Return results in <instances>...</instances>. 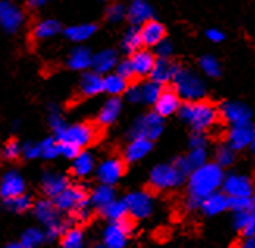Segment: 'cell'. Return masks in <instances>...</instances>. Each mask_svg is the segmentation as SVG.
Segmentation results:
<instances>
[{
    "instance_id": "obj_16",
    "label": "cell",
    "mask_w": 255,
    "mask_h": 248,
    "mask_svg": "<svg viewBox=\"0 0 255 248\" xmlns=\"http://www.w3.org/2000/svg\"><path fill=\"white\" fill-rule=\"evenodd\" d=\"M58 211L60 209L55 205V201H50V200H39L33 205V214H35V217L44 225V228L52 227V225L58 223L61 220Z\"/></svg>"
},
{
    "instance_id": "obj_35",
    "label": "cell",
    "mask_w": 255,
    "mask_h": 248,
    "mask_svg": "<svg viewBox=\"0 0 255 248\" xmlns=\"http://www.w3.org/2000/svg\"><path fill=\"white\" fill-rule=\"evenodd\" d=\"M139 87H141V103L144 105H155V101L158 100L160 94L163 92V84L153 80L139 83Z\"/></svg>"
},
{
    "instance_id": "obj_28",
    "label": "cell",
    "mask_w": 255,
    "mask_h": 248,
    "mask_svg": "<svg viewBox=\"0 0 255 248\" xmlns=\"http://www.w3.org/2000/svg\"><path fill=\"white\" fill-rule=\"evenodd\" d=\"M80 92L85 97H94L101 92H105L104 89V77L99 72H86L80 80Z\"/></svg>"
},
{
    "instance_id": "obj_33",
    "label": "cell",
    "mask_w": 255,
    "mask_h": 248,
    "mask_svg": "<svg viewBox=\"0 0 255 248\" xmlns=\"http://www.w3.org/2000/svg\"><path fill=\"white\" fill-rule=\"evenodd\" d=\"M104 89L110 95L126 94V91L128 89V80L126 77L119 75L118 72H115V74L110 72L104 77Z\"/></svg>"
},
{
    "instance_id": "obj_4",
    "label": "cell",
    "mask_w": 255,
    "mask_h": 248,
    "mask_svg": "<svg viewBox=\"0 0 255 248\" xmlns=\"http://www.w3.org/2000/svg\"><path fill=\"white\" fill-rule=\"evenodd\" d=\"M185 173L175 164H158L152 168L149 181L155 190H169L185 181Z\"/></svg>"
},
{
    "instance_id": "obj_36",
    "label": "cell",
    "mask_w": 255,
    "mask_h": 248,
    "mask_svg": "<svg viewBox=\"0 0 255 248\" xmlns=\"http://www.w3.org/2000/svg\"><path fill=\"white\" fill-rule=\"evenodd\" d=\"M104 216L110 220V222H118V220H123L126 217H128V209L124 200H113L112 203L101 209Z\"/></svg>"
},
{
    "instance_id": "obj_42",
    "label": "cell",
    "mask_w": 255,
    "mask_h": 248,
    "mask_svg": "<svg viewBox=\"0 0 255 248\" xmlns=\"http://www.w3.org/2000/svg\"><path fill=\"white\" fill-rule=\"evenodd\" d=\"M199 66H201V71L212 78H218L221 75V63L215 58V56L205 55L199 60Z\"/></svg>"
},
{
    "instance_id": "obj_29",
    "label": "cell",
    "mask_w": 255,
    "mask_h": 248,
    "mask_svg": "<svg viewBox=\"0 0 255 248\" xmlns=\"http://www.w3.org/2000/svg\"><path fill=\"white\" fill-rule=\"evenodd\" d=\"M96 161L94 156L90 152H80L72 160V173L77 178H85L88 175H91L96 170Z\"/></svg>"
},
{
    "instance_id": "obj_22",
    "label": "cell",
    "mask_w": 255,
    "mask_h": 248,
    "mask_svg": "<svg viewBox=\"0 0 255 248\" xmlns=\"http://www.w3.org/2000/svg\"><path fill=\"white\" fill-rule=\"evenodd\" d=\"M69 186V179L66 178L61 173L57 172H47L44 173L42 179H41V187H42V192L46 194L50 198H55L60 192Z\"/></svg>"
},
{
    "instance_id": "obj_53",
    "label": "cell",
    "mask_w": 255,
    "mask_h": 248,
    "mask_svg": "<svg viewBox=\"0 0 255 248\" xmlns=\"http://www.w3.org/2000/svg\"><path fill=\"white\" fill-rule=\"evenodd\" d=\"M252 211V209H251ZM251 211H241V212H235L234 216V228L237 231H243L246 228V225L249 222V216H251Z\"/></svg>"
},
{
    "instance_id": "obj_56",
    "label": "cell",
    "mask_w": 255,
    "mask_h": 248,
    "mask_svg": "<svg viewBox=\"0 0 255 248\" xmlns=\"http://www.w3.org/2000/svg\"><path fill=\"white\" fill-rule=\"evenodd\" d=\"M126 97L130 103H141V87H139V84L128 86V89L126 91Z\"/></svg>"
},
{
    "instance_id": "obj_54",
    "label": "cell",
    "mask_w": 255,
    "mask_h": 248,
    "mask_svg": "<svg viewBox=\"0 0 255 248\" xmlns=\"http://www.w3.org/2000/svg\"><path fill=\"white\" fill-rule=\"evenodd\" d=\"M190 149H207V136L204 131H194L190 139Z\"/></svg>"
},
{
    "instance_id": "obj_51",
    "label": "cell",
    "mask_w": 255,
    "mask_h": 248,
    "mask_svg": "<svg viewBox=\"0 0 255 248\" xmlns=\"http://www.w3.org/2000/svg\"><path fill=\"white\" fill-rule=\"evenodd\" d=\"M22 155L28 160H36V158H41V144H35V142H27L22 145Z\"/></svg>"
},
{
    "instance_id": "obj_60",
    "label": "cell",
    "mask_w": 255,
    "mask_h": 248,
    "mask_svg": "<svg viewBox=\"0 0 255 248\" xmlns=\"http://www.w3.org/2000/svg\"><path fill=\"white\" fill-rule=\"evenodd\" d=\"M246 241L241 244V247L245 248H255V236H251V238H245Z\"/></svg>"
},
{
    "instance_id": "obj_48",
    "label": "cell",
    "mask_w": 255,
    "mask_h": 248,
    "mask_svg": "<svg viewBox=\"0 0 255 248\" xmlns=\"http://www.w3.org/2000/svg\"><path fill=\"white\" fill-rule=\"evenodd\" d=\"M3 158L6 161H14L17 160V158L22 155V145L17 142V141H8L5 144V147H3V152H2Z\"/></svg>"
},
{
    "instance_id": "obj_47",
    "label": "cell",
    "mask_w": 255,
    "mask_h": 248,
    "mask_svg": "<svg viewBox=\"0 0 255 248\" xmlns=\"http://www.w3.org/2000/svg\"><path fill=\"white\" fill-rule=\"evenodd\" d=\"M230 209L234 211V212L254 209L252 197H230Z\"/></svg>"
},
{
    "instance_id": "obj_19",
    "label": "cell",
    "mask_w": 255,
    "mask_h": 248,
    "mask_svg": "<svg viewBox=\"0 0 255 248\" xmlns=\"http://www.w3.org/2000/svg\"><path fill=\"white\" fill-rule=\"evenodd\" d=\"M130 60L133 64V69H135V77H138V78L150 77L153 66H155V63H157L153 53H150L146 49H139L135 53H131Z\"/></svg>"
},
{
    "instance_id": "obj_25",
    "label": "cell",
    "mask_w": 255,
    "mask_h": 248,
    "mask_svg": "<svg viewBox=\"0 0 255 248\" xmlns=\"http://www.w3.org/2000/svg\"><path fill=\"white\" fill-rule=\"evenodd\" d=\"M121 109H123V103L118 98V95H112V98H108L104 106L101 108L97 114V122L101 123L102 127H108L115 123L121 114Z\"/></svg>"
},
{
    "instance_id": "obj_50",
    "label": "cell",
    "mask_w": 255,
    "mask_h": 248,
    "mask_svg": "<svg viewBox=\"0 0 255 248\" xmlns=\"http://www.w3.org/2000/svg\"><path fill=\"white\" fill-rule=\"evenodd\" d=\"M60 142V153L64 156V158H69V160H74V158L82 152V149L79 145H75L72 142Z\"/></svg>"
},
{
    "instance_id": "obj_57",
    "label": "cell",
    "mask_w": 255,
    "mask_h": 248,
    "mask_svg": "<svg viewBox=\"0 0 255 248\" xmlns=\"http://www.w3.org/2000/svg\"><path fill=\"white\" fill-rule=\"evenodd\" d=\"M245 238H251V236H255V208L251 211V216H249V222L246 225V228L241 231Z\"/></svg>"
},
{
    "instance_id": "obj_2",
    "label": "cell",
    "mask_w": 255,
    "mask_h": 248,
    "mask_svg": "<svg viewBox=\"0 0 255 248\" xmlns=\"http://www.w3.org/2000/svg\"><path fill=\"white\" fill-rule=\"evenodd\" d=\"M180 119L188 123L194 131H207L212 128L221 117L219 108L205 100H193L182 105L179 111Z\"/></svg>"
},
{
    "instance_id": "obj_40",
    "label": "cell",
    "mask_w": 255,
    "mask_h": 248,
    "mask_svg": "<svg viewBox=\"0 0 255 248\" xmlns=\"http://www.w3.org/2000/svg\"><path fill=\"white\" fill-rule=\"evenodd\" d=\"M85 244V236L80 228H68L61 238V247L64 248H80Z\"/></svg>"
},
{
    "instance_id": "obj_59",
    "label": "cell",
    "mask_w": 255,
    "mask_h": 248,
    "mask_svg": "<svg viewBox=\"0 0 255 248\" xmlns=\"http://www.w3.org/2000/svg\"><path fill=\"white\" fill-rule=\"evenodd\" d=\"M49 2L50 0H27V5L30 8H42V6H46Z\"/></svg>"
},
{
    "instance_id": "obj_49",
    "label": "cell",
    "mask_w": 255,
    "mask_h": 248,
    "mask_svg": "<svg viewBox=\"0 0 255 248\" xmlns=\"http://www.w3.org/2000/svg\"><path fill=\"white\" fill-rule=\"evenodd\" d=\"M68 223L64 220H60L58 223L52 225V227L46 228V236H47V241H55V239H61L63 234L68 231Z\"/></svg>"
},
{
    "instance_id": "obj_14",
    "label": "cell",
    "mask_w": 255,
    "mask_h": 248,
    "mask_svg": "<svg viewBox=\"0 0 255 248\" xmlns=\"http://www.w3.org/2000/svg\"><path fill=\"white\" fill-rule=\"evenodd\" d=\"M86 192L83 187L79 186H68L63 192H60L57 197L53 198L57 208L63 212H72L77 206L80 205L83 200H86Z\"/></svg>"
},
{
    "instance_id": "obj_3",
    "label": "cell",
    "mask_w": 255,
    "mask_h": 248,
    "mask_svg": "<svg viewBox=\"0 0 255 248\" xmlns=\"http://www.w3.org/2000/svg\"><path fill=\"white\" fill-rule=\"evenodd\" d=\"M172 84L175 92L185 101L201 100L204 98L207 87L205 82L199 77L194 71L186 69V67H177V72L172 78Z\"/></svg>"
},
{
    "instance_id": "obj_8",
    "label": "cell",
    "mask_w": 255,
    "mask_h": 248,
    "mask_svg": "<svg viewBox=\"0 0 255 248\" xmlns=\"http://www.w3.org/2000/svg\"><path fill=\"white\" fill-rule=\"evenodd\" d=\"M126 205L128 209V216L131 219L142 220L147 219L153 212V197L146 192V190H136V192H130L126 198Z\"/></svg>"
},
{
    "instance_id": "obj_46",
    "label": "cell",
    "mask_w": 255,
    "mask_h": 248,
    "mask_svg": "<svg viewBox=\"0 0 255 248\" xmlns=\"http://www.w3.org/2000/svg\"><path fill=\"white\" fill-rule=\"evenodd\" d=\"M94 205L91 203V200H83L79 206H77L72 212H74V216L77 220H80V222H86V220H90L93 217V212H94Z\"/></svg>"
},
{
    "instance_id": "obj_34",
    "label": "cell",
    "mask_w": 255,
    "mask_h": 248,
    "mask_svg": "<svg viewBox=\"0 0 255 248\" xmlns=\"http://www.w3.org/2000/svg\"><path fill=\"white\" fill-rule=\"evenodd\" d=\"M97 31V27L94 24H79V25H71L64 30V36L72 42H83L94 36Z\"/></svg>"
},
{
    "instance_id": "obj_31",
    "label": "cell",
    "mask_w": 255,
    "mask_h": 248,
    "mask_svg": "<svg viewBox=\"0 0 255 248\" xmlns=\"http://www.w3.org/2000/svg\"><path fill=\"white\" fill-rule=\"evenodd\" d=\"M61 31V24L55 19H44L35 25L33 28V38L38 41L50 39L53 36H57Z\"/></svg>"
},
{
    "instance_id": "obj_9",
    "label": "cell",
    "mask_w": 255,
    "mask_h": 248,
    "mask_svg": "<svg viewBox=\"0 0 255 248\" xmlns=\"http://www.w3.org/2000/svg\"><path fill=\"white\" fill-rule=\"evenodd\" d=\"M221 189L229 197H252L255 192L252 179L246 175H240V173H230L224 176L223 187Z\"/></svg>"
},
{
    "instance_id": "obj_55",
    "label": "cell",
    "mask_w": 255,
    "mask_h": 248,
    "mask_svg": "<svg viewBox=\"0 0 255 248\" xmlns=\"http://www.w3.org/2000/svg\"><path fill=\"white\" fill-rule=\"evenodd\" d=\"M155 49H157V55L160 56V58H169V56L172 55V50H174L171 41H168L166 38Z\"/></svg>"
},
{
    "instance_id": "obj_13",
    "label": "cell",
    "mask_w": 255,
    "mask_h": 248,
    "mask_svg": "<svg viewBox=\"0 0 255 248\" xmlns=\"http://www.w3.org/2000/svg\"><path fill=\"white\" fill-rule=\"evenodd\" d=\"M254 136H255V128L251 122L240 123V125H232V128L227 133V144L232 145L237 152H240L251 147Z\"/></svg>"
},
{
    "instance_id": "obj_20",
    "label": "cell",
    "mask_w": 255,
    "mask_h": 248,
    "mask_svg": "<svg viewBox=\"0 0 255 248\" xmlns=\"http://www.w3.org/2000/svg\"><path fill=\"white\" fill-rule=\"evenodd\" d=\"M201 209L202 212L205 214V216H218V214L224 212L226 209H230V197L224 192H219V190H216V192L210 194L201 205Z\"/></svg>"
},
{
    "instance_id": "obj_24",
    "label": "cell",
    "mask_w": 255,
    "mask_h": 248,
    "mask_svg": "<svg viewBox=\"0 0 255 248\" xmlns=\"http://www.w3.org/2000/svg\"><path fill=\"white\" fill-rule=\"evenodd\" d=\"M152 150V141L146 138H135L126 147L124 158L127 163H138L142 158H146Z\"/></svg>"
},
{
    "instance_id": "obj_41",
    "label": "cell",
    "mask_w": 255,
    "mask_h": 248,
    "mask_svg": "<svg viewBox=\"0 0 255 248\" xmlns=\"http://www.w3.org/2000/svg\"><path fill=\"white\" fill-rule=\"evenodd\" d=\"M215 158H216V163L221 165V167H227V165H232L235 163V158H237V150L232 147L229 144H224L218 147L216 153H215Z\"/></svg>"
},
{
    "instance_id": "obj_17",
    "label": "cell",
    "mask_w": 255,
    "mask_h": 248,
    "mask_svg": "<svg viewBox=\"0 0 255 248\" xmlns=\"http://www.w3.org/2000/svg\"><path fill=\"white\" fill-rule=\"evenodd\" d=\"M25 192V181L22 175L16 170H9L3 175L2 178V186H0V194L2 198H11Z\"/></svg>"
},
{
    "instance_id": "obj_30",
    "label": "cell",
    "mask_w": 255,
    "mask_h": 248,
    "mask_svg": "<svg viewBox=\"0 0 255 248\" xmlns=\"http://www.w3.org/2000/svg\"><path fill=\"white\" fill-rule=\"evenodd\" d=\"M93 58L94 55L91 53L90 49L75 47L68 58V66L72 71H85L88 67H93Z\"/></svg>"
},
{
    "instance_id": "obj_1",
    "label": "cell",
    "mask_w": 255,
    "mask_h": 248,
    "mask_svg": "<svg viewBox=\"0 0 255 248\" xmlns=\"http://www.w3.org/2000/svg\"><path fill=\"white\" fill-rule=\"evenodd\" d=\"M224 173L223 167L218 163H205L201 167L190 173L188 178V195L186 206L188 209L201 208L202 201L210 195L223 187Z\"/></svg>"
},
{
    "instance_id": "obj_10",
    "label": "cell",
    "mask_w": 255,
    "mask_h": 248,
    "mask_svg": "<svg viewBox=\"0 0 255 248\" xmlns=\"http://www.w3.org/2000/svg\"><path fill=\"white\" fill-rule=\"evenodd\" d=\"M126 172L124 163L119 158H107L96 167V175L101 183L115 186Z\"/></svg>"
},
{
    "instance_id": "obj_32",
    "label": "cell",
    "mask_w": 255,
    "mask_h": 248,
    "mask_svg": "<svg viewBox=\"0 0 255 248\" xmlns=\"http://www.w3.org/2000/svg\"><path fill=\"white\" fill-rule=\"evenodd\" d=\"M115 198H116V192H115L113 186L105 184V183H101V186H97L90 197L96 209H104L108 203H112Z\"/></svg>"
},
{
    "instance_id": "obj_12",
    "label": "cell",
    "mask_w": 255,
    "mask_h": 248,
    "mask_svg": "<svg viewBox=\"0 0 255 248\" xmlns=\"http://www.w3.org/2000/svg\"><path fill=\"white\" fill-rule=\"evenodd\" d=\"M0 24L6 33H16L24 24V13L11 0H3L0 3Z\"/></svg>"
},
{
    "instance_id": "obj_37",
    "label": "cell",
    "mask_w": 255,
    "mask_h": 248,
    "mask_svg": "<svg viewBox=\"0 0 255 248\" xmlns=\"http://www.w3.org/2000/svg\"><path fill=\"white\" fill-rule=\"evenodd\" d=\"M121 46H123V50H126L127 53H135L136 50H139L144 46L142 36H141V30L136 28V25L133 28H130V30H127Z\"/></svg>"
},
{
    "instance_id": "obj_5",
    "label": "cell",
    "mask_w": 255,
    "mask_h": 248,
    "mask_svg": "<svg viewBox=\"0 0 255 248\" xmlns=\"http://www.w3.org/2000/svg\"><path fill=\"white\" fill-rule=\"evenodd\" d=\"M164 123H163V116H160L157 111L144 114L139 119L133 122V125L128 131L130 139L135 138H146L150 141H155L160 134L163 133Z\"/></svg>"
},
{
    "instance_id": "obj_6",
    "label": "cell",
    "mask_w": 255,
    "mask_h": 248,
    "mask_svg": "<svg viewBox=\"0 0 255 248\" xmlns=\"http://www.w3.org/2000/svg\"><path fill=\"white\" fill-rule=\"evenodd\" d=\"M55 138L61 142H72L83 149L96 141L97 130L90 123H75V125L66 127L61 133L55 134Z\"/></svg>"
},
{
    "instance_id": "obj_23",
    "label": "cell",
    "mask_w": 255,
    "mask_h": 248,
    "mask_svg": "<svg viewBox=\"0 0 255 248\" xmlns=\"http://www.w3.org/2000/svg\"><path fill=\"white\" fill-rule=\"evenodd\" d=\"M152 16H153V9L146 0H131L130 2L127 17L133 25L141 27L142 24H146L147 20H150Z\"/></svg>"
},
{
    "instance_id": "obj_61",
    "label": "cell",
    "mask_w": 255,
    "mask_h": 248,
    "mask_svg": "<svg viewBox=\"0 0 255 248\" xmlns=\"http://www.w3.org/2000/svg\"><path fill=\"white\" fill-rule=\"evenodd\" d=\"M251 149H252V152L255 153V136H254V141H252V145H251Z\"/></svg>"
},
{
    "instance_id": "obj_26",
    "label": "cell",
    "mask_w": 255,
    "mask_h": 248,
    "mask_svg": "<svg viewBox=\"0 0 255 248\" xmlns=\"http://www.w3.org/2000/svg\"><path fill=\"white\" fill-rule=\"evenodd\" d=\"M177 64L171 63L169 58H158L157 63H155L152 74H150V80L157 82L160 84H166L172 82V78L177 72Z\"/></svg>"
},
{
    "instance_id": "obj_21",
    "label": "cell",
    "mask_w": 255,
    "mask_h": 248,
    "mask_svg": "<svg viewBox=\"0 0 255 248\" xmlns=\"http://www.w3.org/2000/svg\"><path fill=\"white\" fill-rule=\"evenodd\" d=\"M139 30H141L142 42L146 47H157L166 36L164 25L160 24L158 20H153V19L147 20L146 24H142L139 27Z\"/></svg>"
},
{
    "instance_id": "obj_15",
    "label": "cell",
    "mask_w": 255,
    "mask_h": 248,
    "mask_svg": "<svg viewBox=\"0 0 255 248\" xmlns=\"http://www.w3.org/2000/svg\"><path fill=\"white\" fill-rule=\"evenodd\" d=\"M182 97L175 92V89H163V92L160 94L158 100L155 101V111L158 112L160 116L168 117L172 116L175 112H179L182 108Z\"/></svg>"
},
{
    "instance_id": "obj_45",
    "label": "cell",
    "mask_w": 255,
    "mask_h": 248,
    "mask_svg": "<svg viewBox=\"0 0 255 248\" xmlns=\"http://www.w3.org/2000/svg\"><path fill=\"white\" fill-rule=\"evenodd\" d=\"M49 125H50V128L53 130V133L55 134H58V133H61L66 127V122H64V119L61 117V114H60V109L55 106V105H52L50 108H49Z\"/></svg>"
},
{
    "instance_id": "obj_39",
    "label": "cell",
    "mask_w": 255,
    "mask_h": 248,
    "mask_svg": "<svg viewBox=\"0 0 255 248\" xmlns=\"http://www.w3.org/2000/svg\"><path fill=\"white\" fill-rule=\"evenodd\" d=\"M33 205H35V203L31 201V198L25 192L5 200V206L13 212H27L28 209L33 208Z\"/></svg>"
},
{
    "instance_id": "obj_58",
    "label": "cell",
    "mask_w": 255,
    "mask_h": 248,
    "mask_svg": "<svg viewBox=\"0 0 255 248\" xmlns=\"http://www.w3.org/2000/svg\"><path fill=\"white\" fill-rule=\"evenodd\" d=\"M207 39L208 41H212V42H223L224 41V38H226V35L223 31H221L219 28H210V30H207Z\"/></svg>"
},
{
    "instance_id": "obj_38",
    "label": "cell",
    "mask_w": 255,
    "mask_h": 248,
    "mask_svg": "<svg viewBox=\"0 0 255 248\" xmlns=\"http://www.w3.org/2000/svg\"><path fill=\"white\" fill-rule=\"evenodd\" d=\"M44 241H47L46 231H42L39 228H28L27 231L22 233L20 236V245L22 248H35L41 245Z\"/></svg>"
},
{
    "instance_id": "obj_27",
    "label": "cell",
    "mask_w": 255,
    "mask_h": 248,
    "mask_svg": "<svg viewBox=\"0 0 255 248\" xmlns=\"http://www.w3.org/2000/svg\"><path fill=\"white\" fill-rule=\"evenodd\" d=\"M118 53L112 49H105L101 50L99 53L94 55L93 58V69L102 75L110 74L113 69H116L118 66Z\"/></svg>"
},
{
    "instance_id": "obj_52",
    "label": "cell",
    "mask_w": 255,
    "mask_h": 248,
    "mask_svg": "<svg viewBox=\"0 0 255 248\" xmlns=\"http://www.w3.org/2000/svg\"><path fill=\"white\" fill-rule=\"evenodd\" d=\"M116 72H118L119 75L126 77L127 80H130V78H135V69H133L131 60L119 61V63H118V66H116Z\"/></svg>"
},
{
    "instance_id": "obj_11",
    "label": "cell",
    "mask_w": 255,
    "mask_h": 248,
    "mask_svg": "<svg viewBox=\"0 0 255 248\" xmlns=\"http://www.w3.org/2000/svg\"><path fill=\"white\" fill-rule=\"evenodd\" d=\"M219 114L230 125H240V123L251 122L252 109L241 101H224L219 106Z\"/></svg>"
},
{
    "instance_id": "obj_43",
    "label": "cell",
    "mask_w": 255,
    "mask_h": 248,
    "mask_svg": "<svg viewBox=\"0 0 255 248\" xmlns=\"http://www.w3.org/2000/svg\"><path fill=\"white\" fill-rule=\"evenodd\" d=\"M60 155V142L57 138H47L41 142V158L44 160H55Z\"/></svg>"
},
{
    "instance_id": "obj_44",
    "label": "cell",
    "mask_w": 255,
    "mask_h": 248,
    "mask_svg": "<svg viewBox=\"0 0 255 248\" xmlns=\"http://www.w3.org/2000/svg\"><path fill=\"white\" fill-rule=\"evenodd\" d=\"M128 14V8H126L123 3H112L108 8H107V19L110 22H113V24H118V22L124 20Z\"/></svg>"
},
{
    "instance_id": "obj_7",
    "label": "cell",
    "mask_w": 255,
    "mask_h": 248,
    "mask_svg": "<svg viewBox=\"0 0 255 248\" xmlns=\"http://www.w3.org/2000/svg\"><path fill=\"white\" fill-rule=\"evenodd\" d=\"M128 217H126L123 220H118V222H112L105 228L104 238H102L104 247H108V248H124L127 245L128 236L133 231V223H131V220Z\"/></svg>"
},
{
    "instance_id": "obj_18",
    "label": "cell",
    "mask_w": 255,
    "mask_h": 248,
    "mask_svg": "<svg viewBox=\"0 0 255 248\" xmlns=\"http://www.w3.org/2000/svg\"><path fill=\"white\" fill-rule=\"evenodd\" d=\"M205 163H207V149H191L188 155L177 158L174 161V164L179 167L186 176H190L193 170H196L197 167H201Z\"/></svg>"
},
{
    "instance_id": "obj_62",
    "label": "cell",
    "mask_w": 255,
    "mask_h": 248,
    "mask_svg": "<svg viewBox=\"0 0 255 248\" xmlns=\"http://www.w3.org/2000/svg\"><path fill=\"white\" fill-rule=\"evenodd\" d=\"M252 201H254V208H255V192H254V195H252Z\"/></svg>"
}]
</instances>
